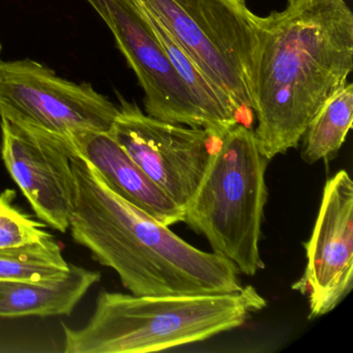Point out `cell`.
Instances as JSON below:
<instances>
[{
  "mask_svg": "<svg viewBox=\"0 0 353 353\" xmlns=\"http://www.w3.org/2000/svg\"><path fill=\"white\" fill-rule=\"evenodd\" d=\"M253 130L272 161L296 148L312 119L353 69V14L345 0H289L257 16Z\"/></svg>",
  "mask_w": 353,
  "mask_h": 353,
  "instance_id": "1",
  "label": "cell"
},
{
  "mask_svg": "<svg viewBox=\"0 0 353 353\" xmlns=\"http://www.w3.org/2000/svg\"><path fill=\"white\" fill-rule=\"evenodd\" d=\"M71 166L72 236L115 270L132 294H221L243 288L230 260L193 247L123 199L78 150Z\"/></svg>",
  "mask_w": 353,
  "mask_h": 353,
  "instance_id": "2",
  "label": "cell"
},
{
  "mask_svg": "<svg viewBox=\"0 0 353 353\" xmlns=\"http://www.w3.org/2000/svg\"><path fill=\"white\" fill-rule=\"evenodd\" d=\"M88 323L63 324L65 353H148L241 327L266 301L255 287L221 294L135 295L103 291Z\"/></svg>",
  "mask_w": 353,
  "mask_h": 353,
  "instance_id": "3",
  "label": "cell"
},
{
  "mask_svg": "<svg viewBox=\"0 0 353 353\" xmlns=\"http://www.w3.org/2000/svg\"><path fill=\"white\" fill-rule=\"evenodd\" d=\"M268 163L253 130L235 125L221 138L185 208L183 222L206 237L214 253L230 260L247 276L265 268L259 243L268 201Z\"/></svg>",
  "mask_w": 353,
  "mask_h": 353,
  "instance_id": "4",
  "label": "cell"
},
{
  "mask_svg": "<svg viewBox=\"0 0 353 353\" xmlns=\"http://www.w3.org/2000/svg\"><path fill=\"white\" fill-rule=\"evenodd\" d=\"M152 14L250 127L255 109L257 15L245 0H134Z\"/></svg>",
  "mask_w": 353,
  "mask_h": 353,
  "instance_id": "5",
  "label": "cell"
},
{
  "mask_svg": "<svg viewBox=\"0 0 353 353\" xmlns=\"http://www.w3.org/2000/svg\"><path fill=\"white\" fill-rule=\"evenodd\" d=\"M119 107L90 84L59 77L32 59L0 65V117L73 138L109 132Z\"/></svg>",
  "mask_w": 353,
  "mask_h": 353,
  "instance_id": "6",
  "label": "cell"
},
{
  "mask_svg": "<svg viewBox=\"0 0 353 353\" xmlns=\"http://www.w3.org/2000/svg\"><path fill=\"white\" fill-rule=\"evenodd\" d=\"M117 107L109 135L185 210L221 138L203 129L154 119L123 98Z\"/></svg>",
  "mask_w": 353,
  "mask_h": 353,
  "instance_id": "7",
  "label": "cell"
},
{
  "mask_svg": "<svg viewBox=\"0 0 353 353\" xmlns=\"http://www.w3.org/2000/svg\"><path fill=\"white\" fill-rule=\"evenodd\" d=\"M115 39L144 92L146 114L203 129L205 119L134 0H86Z\"/></svg>",
  "mask_w": 353,
  "mask_h": 353,
  "instance_id": "8",
  "label": "cell"
},
{
  "mask_svg": "<svg viewBox=\"0 0 353 353\" xmlns=\"http://www.w3.org/2000/svg\"><path fill=\"white\" fill-rule=\"evenodd\" d=\"M0 128L1 158L12 179L45 225L67 232L75 198L73 140L6 119Z\"/></svg>",
  "mask_w": 353,
  "mask_h": 353,
  "instance_id": "9",
  "label": "cell"
},
{
  "mask_svg": "<svg viewBox=\"0 0 353 353\" xmlns=\"http://www.w3.org/2000/svg\"><path fill=\"white\" fill-rule=\"evenodd\" d=\"M307 265L293 290L309 301V319L344 301L353 287V183L346 170L326 181L315 226L305 243Z\"/></svg>",
  "mask_w": 353,
  "mask_h": 353,
  "instance_id": "10",
  "label": "cell"
},
{
  "mask_svg": "<svg viewBox=\"0 0 353 353\" xmlns=\"http://www.w3.org/2000/svg\"><path fill=\"white\" fill-rule=\"evenodd\" d=\"M72 140L79 154L123 199L166 226L183 222L185 210L152 181L108 132H81Z\"/></svg>",
  "mask_w": 353,
  "mask_h": 353,
  "instance_id": "11",
  "label": "cell"
},
{
  "mask_svg": "<svg viewBox=\"0 0 353 353\" xmlns=\"http://www.w3.org/2000/svg\"><path fill=\"white\" fill-rule=\"evenodd\" d=\"M100 280V272L74 264L63 276L51 280H0V317L70 315Z\"/></svg>",
  "mask_w": 353,
  "mask_h": 353,
  "instance_id": "12",
  "label": "cell"
},
{
  "mask_svg": "<svg viewBox=\"0 0 353 353\" xmlns=\"http://www.w3.org/2000/svg\"><path fill=\"white\" fill-rule=\"evenodd\" d=\"M353 121V84L336 92L307 125L303 138L301 159L307 164L327 163L336 158Z\"/></svg>",
  "mask_w": 353,
  "mask_h": 353,
  "instance_id": "13",
  "label": "cell"
},
{
  "mask_svg": "<svg viewBox=\"0 0 353 353\" xmlns=\"http://www.w3.org/2000/svg\"><path fill=\"white\" fill-rule=\"evenodd\" d=\"M70 264L51 235L36 243L0 249V280H51L69 272Z\"/></svg>",
  "mask_w": 353,
  "mask_h": 353,
  "instance_id": "14",
  "label": "cell"
},
{
  "mask_svg": "<svg viewBox=\"0 0 353 353\" xmlns=\"http://www.w3.org/2000/svg\"><path fill=\"white\" fill-rule=\"evenodd\" d=\"M16 191L8 189L0 193V249L36 243L51 236L45 224L37 222L14 204Z\"/></svg>",
  "mask_w": 353,
  "mask_h": 353,
  "instance_id": "15",
  "label": "cell"
},
{
  "mask_svg": "<svg viewBox=\"0 0 353 353\" xmlns=\"http://www.w3.org/2000/svg\"><path fill=\"white\" fill-rule=\"evenodd\" d=\"M0 52H1V44H0ZM1 63H3V61L0 59V65H1Z\"/></svg>",
  "mask_w": 353,
  "mask_h": 353,
  "instance_id": "16",
  "label": "cell"
}]
</instances>
